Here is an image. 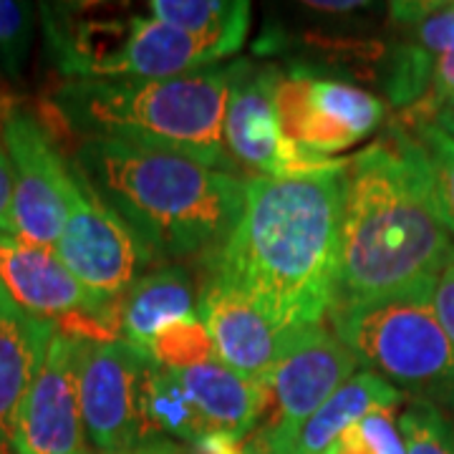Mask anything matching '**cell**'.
I'll use <instances>...</instances> for the list:
<instances>
[{
	"label": "cell",
	"mask_w": 454,
	"mask_h": 454,
	"mask_svg": "<svg viewBox=\"0 0 454 454\" xmlns=\"http://www.w3.org/2000/svg\"><path fill=\"white\" fill-rule=\"evenodd\" d=\"M343 162L245 182V205L207 273L303 331L328 321L339 278Z\"/></svg>",
	"instance_id": "obj_1"
},
{
	"label": "cell",
	"mask_w": 454,
	"mask_h": 454,
	"mask_svg": "<svg viewBox=\"0 0 454 454\" xmlns=\"http://www.w3.org/2000/svg\"><path fill=\"white\" fill-rule=\"evenodd\" d=\"M454 262V235L409 127L343 162L333 313L434 286ZM328 316V318H331Z\"/></svg>",
	"instance_id": "obj_2"
},
{
	"label": "cell",
	"mask_w": 454,
	"mask_h": 454,
	"mask_svg": "<svg viewBox=\"0 0 454 454\" xmlns=\"http://www.w3.org/2000/svg\"><path fill=\"white\" fill-rule=\"evenodd\" d=\"M71 164L154 260L207 262L243 215L247 179L175 152L86 139Z\"/></svg>",
	"instance_id": "obj_3"
},
{
	"label": "cell",
	"mask_w": 454,
	"mask_h": 454,
	"mask_svg": "<svg viewBox=\"0 0 454 454\" xmlns=\"http://www.w3.org/2000/svg\"><path fill=\"white\" fill-rule=\"evenodd\" d=\"M230 68H205L172 79H68L53 104L86 139L175 152L230 172L225 145Z\"/></svg>",
	"instance_id": "obj_4"
},
{
	"label": "cell",
	"mask_w": 454,
	"mask_h": 454,
	"mask_svg": "<svg viewBox=\"0 0 454 454\" xmlns=\"http://www.w3.org/2000/svg\"><path fill=\"white\" fill-rule=\"evenodd\" d=\"M434 286L333 313V333L366 369L396 389L437 394L454 384V346L432 306Z\"/></svg>",
	"instance_id": "obj_5"
},
{
	"label": "cell",
	"mask_w": 454,
	"mask_h": 454,
	"mask_svg": "<svg viewBox=\"0 0 454 454\" xmlns=\"http://www.w3.org/2000/svg\"><path fill=\"white\" fill-rule=\"evenodd\" d=\"M286 142L303 167L333 160L379 129L387 106L372 91L309 74L283 76L276 91Z\"/></svg>",
	"instance_id": "obj_6"
},
{
	"label": "cell",
	"mask_w": 454,
	"mask_h": 454,
	"mask_svg": "<svg viewBox=\"0 0 454 454\" xmlns=\"http://www.w3.org/2000/svg\"><path fill=\"white\" fill-rule=\"evenodd\" d=\"M53 253L94 301L112 310L114 318L119 301L154 262L149 247L106 205L98 202L76 169L68 197V217Z\"/></svg>",
	"instance_id": "obj_7"
},
{
	"label": "cell",
	"mask_w": 454,
	"mask_h": 454,
	"mask_svg": "<svg viewBox=\"0 0 454 454\" xmlns=\"http://www.w3.org/2000/svg\"><path fill=\"white\" fill-rule=\"evenodd\" d=\"M0 131L13 169L16 238L53 250L68 217L74 167L53 145L41 119L23 106L3 114Z\"/></svg>",
	"instance_id": "obj_8"
},
{
	"label": "cell",
	"mask_w": 454,
	"mask_h": 454,
	"mask_svg": "<svg viewBox=\"0 0 454 454\" xmlns=\"http://www.w3.org/2000/svg\"><path fill=\"white\" fill-rule=\"evenodd\" d=\"M152 358L121 339H83L79 394L86 439L97 452H119L149 439L142 406Z\"/></svg>",
	"instance_id": "obj_9"
},
{
	"label": "cell",
	"mask_w": 454,
	"mask_h": 454,
	"mask_svg": "<svg viewBox=\"0 0 454 454\" xmlns=\"http://www.w3.org/2000/svg\"><path fill=\"white\" fill-rule=\"evenodd\" d=\"M0 283L18 309L31 316L83 339H116L112 310L91 298L51 247L0 235Z\"/></svg>",
	"instance_id": "obj_10"
},
{
	"label": "cell",
	"mask_w": 454,
	"mask_h": 454,
	"mask_svg": "<svg viewBox=\"0 0 454 454\" xmlns=\"http://www.w3.org/2000/svg\"><path fill=\"white\" fill-rule=\"evenodd\" d=\"M79 366L82 336L56 328L46 346L41 369L18 411L11 439L13 454L89 452L79 394Z\"/></svg>",
	"instance_id": "obj_11"
},
{
	"label": "cell",
	"mask_w": 454,
	"mask_h": 454,
	"mask_svg": "<svg viewBox=\"0 0 454 454\" xmlns=\"http://www.w3.org/2000/svg\"><path fill=\"white\" fill-rule=\"evenodd\" d=\"M354 373H358V358L333 328L325 324L303 328L265 379L273 414L255 442L260 447H273L288 437Z\"/></svg>",
	"instance_id": "obj_12"
},
{
	"label": "cell",
	"mask_w": 454,
	"mask_h": 454,
	"mask_svg": "<svg viewBox=\"0 0 454 454\" xmlns=\"http://www.w3.org/2000/svg\"><path fill=\"white\" fill-rule=\"evenodd\" d=\"M280 79V71L270 66H230L225 145L232 162L258 172L255 177H278L309 169L298 162L280 127L276 104Z\"/></svg>",
	"instance_id": "obj_13"
},
{
	"label": "cell",
	"mask_w": 454,
	"mask_h": 454,
	"mask_svg": "<svg viewBox=\"0 0 454 454\" xmlns=\"http://www.w3.org/2000/svg\"><path fill=\"white\" fill-rule=\"evenodd\" d=\"M200 321L210 336L215 358L232 372L265 384L280 356L301 331L278 324L243 293L207 278L200 293Z\"/></svg>",
	"instance_id": "obj_14"
},
{
	"label": "cell",
	"mask_w": 454,
	"mask_h": 454,
	"mask_svg": "<svg viewBox=\"0 0 454 454\" xmlns=\"http://www.w3.org/2000/svg\"><path fill=\"white\" fill-rule=\"evenodd\" d=\"M238 53L227 43L207 41L162 23L154 16H131L119 46L91 79H172L205 71Z\"/></svg>",
	"instance_id": "obj_15"
},
{
	"label": "cell",
	"mask_w": 454,
	"mask_h": 454,
	"mask_svg": "<svg viewBox=\"0 0 454 454\" xmlns=\"http://www.w3.org/2000/svg\"><path fill=\"white\" fill-rule=\"evenodd\" d=\"M200 293L190 270L164 265L139 278L116 306V339L149 354L154 340L172 325L192 321L200 313Z\"/></svg>",
	"instance_id": "obj_16"
},
{
	"label": "cell",
	"mask_w": 454,
	"mask_h": 454,
	"mask_svg": "<svg viewBox=\"0 0 454 454\" xmlns=\"http://www.w3.org/2000/svg\"><path fill=\"white\" fill-rule=\"evenodd\" d=\"M202 422L212 432L245 439L270 414L268 387L232 372L220 358L175 369Z\"/></svg>",
	"instance_id": "obj_17"
},
{
	"label": "cell",
	"mask_w": 454,
	"mask_h": 454,
	"mask_svg": "<svg viewBox=\"0 0 454 454\" xmlns=\"http://www.w3.org/2000/svg\"><path fill=\"white\" fill-rule=\"evenodd\" d=\"M402 391L372 372L354 373L328 402L318 406L309 419L273 447H260L268 454H328L348 427L369 417L372 411L402 404Z\"/></svg>",
	"instance_id": "obj_18"
},
{
	"label": "cell",
	"mask_w": 454,
	"mask_h": 454,
	"mask_svg": "<svg viewBox=\"0 0 454 454\" xmlns=\"http://www.w3.org/2000/svg\"><path fill=\"white\" fill-rule=\"evenodd\" d=\"M56 328L59 324L26 313L13 301L0 306V454L11 447L20 404Z\"/></svg>",
	"instance_id": "obj_19"
},
{
	"label": "cell",
	"mask_w": 454,
	"mask_h": 454,
	"mask_svg": "<svg viewBox=\"0 0 454 454\" xmlns=\"http://www.w3.org/2000/svg\"><path fill=\"white\" fill-rule=\"evenodd\" d=\"M142 406L149 439H172L177 444H192L207 432L184 384L179 381L177 372L157 361L146 366Z\"/></svg>",
	"instance_id": "obj_20"
},
{
	"label": "cell",
	"mask_w": 454,
	"mask_h": 454,
	"mask_svg": "<svg viewBox=\"0 0 454 454\" xmlns=\"http://www.w3.org/2000/svg\"><path fill=\"white\" fill-rule=\"evenodd\" d=\"M149 16L179 31L220 41L240 51L250 28V3L245 0H152Z\"/></svg>",
	"instance_id": "obj_21"
},
{
	"label": "cell",
	"mask_w": 454,
	"mask_h": 454,
	"mask_svg": "<svg viewBox=\"0 0 454 454\" xmlns=\"http://www.w3.org/2000/svg\"><path fill=\"white\" fill-rule=\"evenodd\" d=\"M417 142L422 146L424 160L432 175V184H434V195H437V205L444 223L454 235V139L442 131L429 119V116H414L411 127Z\"/></svg>",
	"instance_id": "obj_22"
},
{
	"label": "cell",
	"mask_w": 454,
	"mask_h": 454,
	"mask_svg": "<svg viewBox=\"0 0 454 454\" xmlns=\"http://www.w3.org/2000/svg\"><path fill=\"white\" fill-rule=\"evenodd\" d=\"M391 16L409 26L417 49L429 56L454 53V3H394Z\"/></svg>",
	"instance_id": "obj_23"
},
{
	"label": "cell",
	"mask_w": 454,
	"mask_h": 454,
	"mask_svg": "<svg viewBox=\"0 0 454 454\" xmlns=\"http://www.w3.org/2000/svg\"><path fill=\"white\" fill-rule=\"evenodd\" d=\"M406 454H454V424L434 402H411L399 414Z\"/></svg>",
	"instance_id": "obj_24"
},
{
	"label": "cell",
	"mask_w": 454,
	"mask_h": 454,
	"mask_svg": "<svg viewBox=\"0 0 454 454\" xmlns=\"http://www.w3.org/2000/svg\"><path fill=\"white\" fill-rule=\"evenodd\" d=\"M35 26V5L0 0V74L18 79L28 59Z\"/></svg>",
	"instance_id": "obj_25"
},
{
	"label": "cell",
	"mask_w": 454,
	"mask_h": 454,
	"mask_svg": "<svg viewBox=\"0 0 454 454\" xmlns=\"http://www.w3.org/2000/svg\"><path fill=\"white\" fill-rule=\"evenodd\" d=\"M432 66H434V56L417 49L414 43L394 51L387 74V94L391 104L409 106L419 101L432 86Z\"/></svg>",
	"instance_id": "obj_26"
},
{
	"label": "cell",
	"mask_w": 454,
	"mask_h": 454,
	"mask_svg": "<svg viewBox=\"0 0 454 454\" xmlns=\"http://www.w3.org/2000/svg\"><path fill=\"white\" fill-rule=\"evenodd\" d=\"M346 437L366 454H406L404 437L399 429V419L394 417V409L372 411L369 417L348 427Z\"/></svg>",
	"instance_id": "obj_27"
},
{
	"label": "cell",
	"mask_w": 454,
	"mask_h": 454,
	"mask_svg": "<svg viewBox=\"0 0 454 454\" xmlns=\"http://www.w3.org/2000/svg\"><path fill=\"white\" fill-rule=\"evenodd\" d=\"M432 306L437 316L439 325L444 328L447 339L454 346V262L450 268H444V273L437 278L434 291H432Z\"/></svg>",
	"instance_id": "obj_28"
},
{
	"label": "cell",
	"mask_w": 454,
	"mask_h": 454,
	"mask_svg": "<svg viewBox=\"0 0 454 454\" xmlns=\"http://www.w3.org/2000/svg\"><path fill=\"white\" fill-rule=\"evenodd\" d=\"M432 101H429V114L444 106L454 98V53L434 56L432 66Z\"/></svg>",
	"instance_id": "obj_29"
},
{
	"label": "cell",
	"mask_w": 454,
	"mask_h": 454,
	"mask_svg": "<svg viewBox=\"0 0 454 454\" xmlns=\"http://www.w3.org/2000/svg\"><path fill=\"white\" fill-rule=\"evenodd\" d=\"M0 235H16L13 227V169L11 160L3 145V131H0Z\"/></svg>",
	"instance_id": "obj_30"
},
{
	"label": "cell",
	"mask_w": 454,
	"mask_h": 454,
	"mask_svg": "<svg viewBox=\"0 0 454 454\" xmlns=\"http://www.w3.org/2000/svg\"><path fill=\"white\" fill-rule=\"evenodd\" d=\"M83 454H190L179 447L177 442L172 439H146L142 444H134L127 450H119V452H97V450H89Z\"/></svg>",
	"instance_id": "obj_31"
},
{
	"label": "cell",
	"mask_w": 454,
	"mask_h": 454,
	"mask_svg": "<svg viewBox=\"0 0 454 454\" xmlns=\"http://www.w3.org/2000/svg\"><path fill=\"white\" fill-rule=\"evenodd\" d=\"M366 3H358V0H313V3H306V8H313L318 13H351V11H358L364 8Z\"/></svg>",
	"instance_id": "obj_32"
},
{
	"label": "cell",
	"mask_w": 454,
	"mask_h": 454,
	"mask_svg": "<svg viewBox=\"0 0 454 454\" xmlns=\"http://www.w3.org/2000/svg\"><path fill=\"white\" fill-rule=\"evenodd\" d=\"M422 116H429L434 124H437L439 129L447 131L450 137L454 139V112L452 109H447V106H439V109H434L432 114H422Z\"/></svg>",
	"instance_id": "obj_33"
},
{
	"label": "cell",
	"mask_w": 454,
	"mask_h": 454,
	"mask_svg": "<svg viewBox=\"0 0 454 454\" xmlns=\"http://www.w3.org/2000/svg\"><path fill=\"white\" fill-rule=\"evenodd\" d=\"M328 454H366V452H364V450H358L356 444H354L351 439L343 434V437H340L339 442L333 444V450H331Z\"/></svg>",
	"instance_id": "obj_34"
},
{
	"label": "cell",
	"mask_w": 454,
	"mask_h": 454,
	"mask_svg": "<svg viewBox=\"0 0 454 454\" xmlns=\"http://www.w3.org/2000/svg\"><path fill=\"white\" fill-rule=\"evenodd\" d=\"M437 399L454 414V384H450V387H444L442 391H437Z\"/></svg>",
	"instance_id": "obj_35"
},
{
	"label": "cell",
	"mask_w": 454,
	"mask_h": 454,
	"mask_svg": "<svg viewBox=\"0 0 454 454\" xmlns=\"http://www.w3.org/2000/svg\"><path fill=\"white\" fill-rule=\"evenodd\" d=\"M240 454H268L265 450H260L255 442H250V444H245V450Z\"/></svg>",
	"instance_id": "obj_36"
},
{
	"label": "cell",
	"mask_w": 454,
	"mask_h": 454,
	"mask_svg": "<svg viewBox=\"0 0 454 454\" xmlns=\"http://www.w3.org/2000/svg\"><path fill=\"white\" fill-rule=\"evenodd\" d=\"M11 301H13V298L8 295V291H5L3 283H0V306H5V303H11Z\"/></svg>",
	"instance_id": "obj_37"
},
{
	"label": "cell",
	"mask_w": 454,
	"mask_h": 454,
	"mask_svg": "<svg viewBox=\"0 0 454 454\" xmlns=\"http://www.w3.org/2000/svg\"><path fill=\"white\" fill-rule=\"evenodd\" d=\"M444 106H447V109H452V112H454V98H452V101H447Z\"/></svg>",
	"instance_id": "obj_38"
}]
</instances>
